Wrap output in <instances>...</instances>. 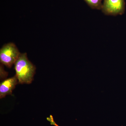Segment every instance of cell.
<instances>
[{
    "mask_svg": "<svg viewBox=\"0 0 126 126\" xmlns=\"http://www.w3.org/2000/svg\"><path fill=\"white\" fill-rule=\"evenodd\" d=\"M18 83L16 75L5 79L0 84V98H3L8 94H12V91Z\"/></svg>",
    "mask_w": 126,
    "mask_h": 126,
    "instance_id": "cell-4",
    "label": "cell"
},
{
    "mask_svg": "<svg viewBox=\"0 0 126 126\" xmlns=\"http://www.w3.org/2000/svg\"><path fill=\"white\" fill-rule=\"evenodd\" d=\"M20 54L14 43L5 44L0 49V63L7 67L11 68L15 64Z\"/></svg>",
    "mask_w": 126,
    "mask_h": 126,
    "instance_id": "cell-2",
    "label": "cell"
},
{
    "mask_svg": "<svg viewBox=\"0 0 126 126\" xmlns=\"http://www.w3.org/2000/svg\"><path fill=\"white\" fill-rule=\"evenodd\" d=\"M126 10L125 0H103L101 11L106 16L122 15Z\"/></svg>",
    "mask_w": 126,
    "mask_h": 126,
    "instance_id": "cell-3",
    "label": "cell"
},
{
    "mask_svg": "<svg viewBox=\"0 0 126 126\" xmlns=\"http://www.w3.org/2000/svg\"><path fill=\"white\" fill-rule=\"evenodd\" d=\"M84 0L91 9L101 10L103 0Z\"/></svg>",
    "mask_w": 126,
    "mask_h": 126,
    "instance_id": "cell-5",
    "label": "cell"
},
{
    "mask_svg": "<svg viewBox=\"0 0 126 126\" xmlns=\"http://www.w3.org/2000/svg\"><path fill=\"white\" fill-rule=\"evenodd\" d=\"M51 125H53V126H59V125H58V124H56V123L54 121H53L51 123Z\"/></svg>",
    "mask_w": 126,
    "mask_h": 126,
    "instance_id": "cell-6",
    "label": "cell"
},
{
    "mask_svg": "<svg viewBox=\"0 0 126 126\" xmlns=\"http://www.w3.org/2000/svg\"><path fill=\"white\" fill-rule=\"evenodd\" d=\"M14 64L18 83H31L33 79L36 68L28 59L27 54L21 53Z\"/></svg>",
    "mask_w": 126,
    "mask_h": 126,
    "instance_id": "cell-1",
    "label": "cell"
}]
</instances>
